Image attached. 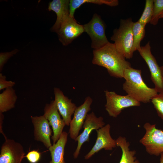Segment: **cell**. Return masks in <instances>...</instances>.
<instances>
[{"label":"cell","mask_w":163,"mask_h":163,"mask_svg":"<svg viewBox=\"0 0 163 163\" xmlns=\"http://www.w3.org/2000/svg\"><path fill=\"white\" fill-rule=\"evenodd\" d=\"M30 117L34 126V139L41 142L49 149L52 145L50 138L52 131L48 120L43 115Z\"/></svg>","instance_id":"cell-14"},{"label":"cell","mask_w":163,"mask_h":163,"mask_svg":"<svg viewBox=\"0 0 163 163\" xmlns=\"http://www.w3.org/2000/svg\"><path fill=\"white\" fill-rule=\"evenodd\" d=\"M17 99L13 87L5 89L0 94V112L3 113L14 108Z\"/></svg>","instance_id":"cell-18"},{"label":"cell","mask_w":163,"mask_h":163,"mask_svg":"<svg viewBox=\"0 0 163 163\" xmlns=\"http://www.w3.org/2000/svg\"><path fill=\"white\" fill-rule=\"evenodd\" d=\"M93 100L87 96L84 103L77 107L74 113L73 117L70 123L69 133L71 139L75 141L83 127L88 113L90 110Z\"/></svg>","instance_id":"cell-12"},{"label":"cell","mask_w":163,"mask_h":163,"mask_svg":"<svg viewBox=\"0 0 163 163\" xmlns=\"http://www.w3.org/2000/svg\"><path fill=\"white\" fill-rule=\"evenodd\" d=\"M43 115L52 127L53 134L51 139L53 143H55L59 139L66 124L61 117L54 100L46 104L44 108Z\"/></svg>","instance_id":"cell-11"},{"label":"cell","mask_w":163,"mask_h":163,"mask_svg":"<svg viewBox=\"0 0 163 163\" xmlns=\"http://www.w3.org/2000/svg\"><path fill=\"white\" fill-rule=\"evenodd\" d=\"M105 124L102 117H97L93 112L87 114L83 126L84 130L75 140L78 142V144L73 154L75 158L78 157L83 144L86 142H89L90 135L92 131L99 129L104 126Z\"/></svg>","instance_id":"cell-9"},{"label":"cell","mask_w":163,"mask_h":163,"mask_svg":"<svg viewBox=\"0 0 163 163\" xmlns=\"http://www.w3.org/2000/svg\"><path fill=\"white\" fill-rule=\"evenodd\" d=\"M153 1V14L150 23L155 25L158 23L159 15L163 12V0H154Z\"/></svg>","instance_id":"cell-23"},{"label":"cell","mask_w":163,"mask_h":163,"mask_svg":"<svg viewBox=\"0 0 163 163\" xmlns=\"http://www.w3.org/2000/svg\"><path fill=\"white\" fill-rule=\"evenodd\" d=\"M18 50L15 49L8 52L1 53H0V72H1L4 65L8 60L14 55L16 54Z\"/></svg>","instance_id":"cell-25"},{"label":"cell","mask_w":163,"mask_h":163,"mask_svg":"<svg viewBox=\"0 0 163 163\" xmlns=\"http://www.w3.org/2000/svg\"><path fill=\"white\" fill-rule=\"evenodd\" d=\"M68 136V133L63 131L56 142L49 148L51 157L49 163H66L64 160V155Z\"/></svg>","instance_id":"cell-17"},{"label":"cell","mask_w":163,"mask_h":163,"mask_svg":"<svg viewBox=\"0 0 163 163\" xmlns=\"http://www.w3.org/2000/svg\"><path fill=\"white\" fill-rule=\"evenodd\" d=\"M106 99L105 107L109 115L117 117L125 108L134 106H139L140 103L130 96L121 95L114 91H104Z\"/></svg>","instance_id":"cell-5"},{"label":"cell","mask_w":163,"mask_h":163,"mask_svg":"<svg viewBox=\"0 0 163 163\" xmlns=\"http://www.w3.org/2000/svg\"><path fill=\"white\" fill-rule=\"evenodd\" d=\"M153 0H146L144 10L138 21L145 26L150 23L153 15Z\"/></svg>","instance_id":"cell-22"},{"label":"cell","mask_w":163,"mask_h":163,"mask_svg":"<svg viewBox=\"0 0 163 163\" xmlns=\"http://www.w3.org/2000/svg\"><path fill=\"white\" fill-rule=\"evenodd\" d=\"M84 32L83 25L78 24L74 17L69 15L56 33L62 44L67 46Z\"/></svg>","instance_id":"cell-10"},{"label":"cell","mask_w":163,"mask_h":163,"mask_svg":"<svg viewBox=\"0 0 163 163\" xmlns=\"http://www.w3.org/2000/svg\"><path fill=\"white\" fill-rule=\"evenodd\" d=\"M139 54L146 63L151 73V78L158 92H163V78L159 67L152 54L149 42L139 50Z\"/></svg>","instance_id":"cell-7"},{"label":"cell","mask_w":163,"mask_h":163,"mask_svg":"<svg viewBox=\"0 0 163 163\" xmlns=\"http://www.w3.org/2000/svg\"><path fill=\"white\" fill-rule=\"evenodd\" d=\"M93 55L92 63L105 68L112 77L123 78L125 70L131 67L114 43L109 42L100 49L94 50Z\"/></svg>","instance_id":"cell-1"},{"label":"cell","mask_w":163,"mask_h":163,"mask_svg":"<svg viewBox=\"0 0 163 163\" xmlns=\"http://www.w3.org/2000/svg\"><path fill=\"white\" fill-rule=\"evenodd\" d=\"M110 125L108 124L96 130L97 136L95 143L85 156V159H89L103 149L106 150H111L117 146L116 140L113 139L110 134Z\"/></svg>","instance_id":"cell-13"},{"label":"cell","mask_w":163,"mask_h":163,"mask_svg":"<svg viewBox=\"0 0 163 163\" xmlns=\"http://www.w3.org/2000/svg\"><path fill=\"white\" fill-rule=\"evenodd\" d=\"M83 25L84 32L90 37L91 47L94 50L100 49L107 44L105 34V26L100 17L94 14L91 20Z\"/></svg>","instance_id":"cell-6"},{"label":"cell","mask_w":163,"mask_h":163,"mask_svg":"<svg viewBox=\"0 0 163 163\" xmlns=\"http://www.w3.org/2000/svg\"><path fill=\"white\" fill-rule=\"evenodd\" d=\"M158 116L163 120V92L158 94L151 100Z\"/></svg>","instance_id":"cell-24"},{"label":"cell","mask_w":163,"mask_h":163,"mask_svg":"<svg viewBox=\"0 0 163 163\" xmlns=\"http://www.w3.org/2000/svg\"><path fill=\"white\" fill-rule=\"evenodd\" d=\"M15 84L14 82L7 80L6 76L3 75L2 73H0V91L9 88L13 87Z\"/></svg>","instance_id":"cell-27"},{"label":"cell","mask_w":163,"mask_h":163,"mask_svg":"<svg viewBox=\"0 0 163 163\" xmlns=\"http://www.w3.org/2000/svg\"><path fill=\"white\" fill-rule=\"evenodd\" d=\"M161 74L163 78V66L160 67Z\"/></svg>","instance_id":"cell-30"},{"label":"cell","mask_w":163,"mask_h":163,"mask_svg":"<svg viewBox=\"0 0 163 163\" xmlns=\"http://www.w3.org/2000/svg\"><path fill=\"white\" fill-rule=\"evenodd\" d=\"M160 163H163V152L160 154Z\"/></svg>","instance_id":"cell-29"},{"label":"cell","mask_w":163,"mask_h":163,"mask_svg":"<svg viewBox=\"0 0 163 163\" xmlns=\"http://www.w3.org/2000/svg\"><path fill=\"white\" fill-rule=\"evenodd\" d=\"M85 3H92L101 5L105 4L110 6H115L119 4L117 0H71L69 3V15L74 17L75 10Z\"/></svg>","instance_id":"cell-20"},{"label":"cell","mask_w":163,"mask_h":163,"mask_svg":"<svg viewBox=\"0 0 163 163\" xmlns=\"http://www.w3.org/2000/svg\"><path fill=\"white\" fill-rule=\"evenodd\" d=\"M4 119V115L3 114V113L0 112V133L2 134L3 135L5 139H7L4 134V132L2 129V123L3 122V120Z\"/></svg>","instance_id":"cell-28"},{"label":"cell","mask_w":163,"mask_h":163,"mask_svg":"<svg viewBox=\"0 0 163 163\" xmlns=\"http://www.w3.org/2000/svg\"><path fill=\"white\" fill-rule=\"evenodd\" d=\"M158 18L159 19L163 18V12L159 15Z\"/></svg>","instance_id":"cell-31"},{"label":"cell","mask_w":163,"mask_h":163,"mask_svg":"<svg viewBox=\"0 0 163 163\" xmlns=\"http://www.w3.org/2000/svg\"><path fill=\"white\" fill-rule=\"evenodd\" d=\"M25 155L24 147L21 143L7 139L1 147L0 163H21Z\"/></svg>","instance_id":"cell-8"},{"label":"cell","mask_w":163,"mask_h":163,"mask_svg":"<svg viewBox=\"0 0 163 163\" xmlns=\"http://www.w3.org/2000/svg\"><path fill=\"white\" fill-rule=\"evenodd\" d=\"M117 146L119 147L122 151L121 158L119 163H140L135 156L136 151L130 150V144L125 137L120 136L116 140Z\"/></svg>","instance_id":"cell-19"},{"label":"cell","mask_w":163,"mask_h":163,"mask_svg":"<svg viewBox=\"0 0 163 163\" xmlns=\"http://www.w3.org/2000/svg\"><path fill=\"white\" fill-rule=\"evenodd\" d=\"M143 127L145 133L139 142L149 154L159 155L163 152V130L157 128L155 124L148 122L144 124Z\"/></svg>","instance_id":"cell-4"},{"label":"cell","mask_w":163,"mask_h":163,"mask_svg":"<svg viewBox=\"0 0 163 163\" xmlns=\"http://www.w3.org/2000/svg\"><path fill=\"white\" fill-rule=\"evenodd\" d=\"M69 0H53L49 3V11H54L57 16L56 21L51 28L52 31L56 33L69 16Z\"/></svg>","instance_id":"cell-16"},{"label":"cell","mask_w":163,"mask_h":163,"mask_svg":"<svg viewBox=\"0 0 163 163\" xmlns=\"http://www.w3.org/2000/svg\"><path fill=\"white\" fill-rule=\"evenodd\" d=\"M142 71L131 67L126 68L123 78L125 82L123 89L133 98L139 102L148 103L158 94L156 90L149 87L145 83L141 76Z\"/></svg>","instance_id":"cell-2"},{"label":"cell","mask_w":163,"mask_h":163,"mask_svg":"<svg viewBox=\"0 0 163 163\" xmlns=\"http://www.w3.org/2000/svg\"><path fill=\"white\" fill-rule=\"evenodd\" d=\"M145 26L138 21L134 22L132 27L133 37V52L141 48L140 43L145 36Z\"/></svg>","instance_id":"cell-21"},{"label":"cell","mask_w":163,"mask_h":163,"mask_svg":"<svg viewBox=\"0 0 163 163\" xmlns=\"http://www.w3.org/2000/svg\"><path fill=\"white\" fill-rule=\"evenodd\" d=\"M41 153L37 150H33L29 152L25 156L30 163H37L40 160Z\"/></svg>","instance_id":"cell-26"},{"label":"cell","mask_w":163,"mask_h":163,"mask_svg":"<svg viewBox=\"0 0 163 163\" xmlns=\"http://www.w3.org/2000/svg\"><path fill=\"white\" fill-rule=\"evenodd\" d=\"M54 101L60 115L66 125L69 126L72 120V116L77 107L72 100L65 96L62 91L58 88L53 89Z\"/></svg>","instance_id":"cell-15"},{"label":"cell","mask_w":163,"mask_h":163,"mask_svg":"<svg viewBox=\"0 0 163 163\" xmlns=\"http://www.w3.org/2000/svg\"><path fill=\"white\" fill-rule=\"evenodd\" d=\"M133 23L131 18L121 20L119 27L114 30L110 38L118 51L127 59L133 55Z\"/></svg>","instance_id":"cell-3"}]
</instances>
